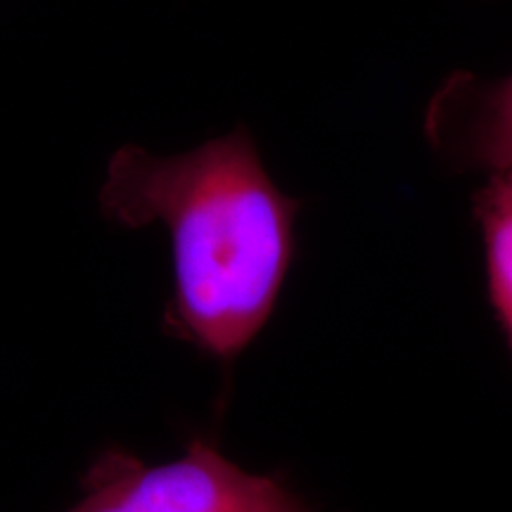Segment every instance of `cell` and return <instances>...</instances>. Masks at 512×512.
<instances>
[{
    "label": "cell",
    "mask_w": 512,
    "mask_h": 512,
    "mask_svg": "<svg viewBox=\"0 0 512 512\" xmlns=\"http://www.w3.org/2000/svg\"><path fill=\"white\" fill-rule=\"evenodd\" d=\"M425 136L456 171L512 176V72L498 79L453 72L427 105Z\"/></svg>",
    "instance_id": "3957f363"
},
{
    "label": "cell",
    "mask_w": 512,
    "mask_h": 512,
    "mask_svg": "<svg viewBox=\"0 0 512 512\" xmlns=\"http://www.w3.org/2000/svg\"><path fill=\"white\" fill-rule=\"evenodd\" d=\"M472 209L484 245L486 294L512 354V176H489Z\"/></svg>",
    "instance_id": "277c9868"
},
{
    "label": "cell",
    "mask_w": 512,
    "mask_h": 512,
    "mask_svg": "<svg viewBox=\"0 0 512 512\" xmlns=\"http://www.w3.org/2000/svg\"><path fill=\"white\" fill-rule=\"evenodd\" d=\"M100 207L126 228L164 223L174 252L164 332L233 366L278 304L302 209L268 176L252 136L240 128L176 157L121 147Z\"/></svg>",
    "instance_id": "6da1fadb"
},
{
    "label": "cell",
    "mask_w": 512,
    "mask_h": 512,
    "mask_svg": "<svg viewBox=\"0 0 512 512\" xmlns=\"http://www.w3.org/2000/svg\"><path fill=\"white\" fill-rule=\"evenodd\" d=\"M81 491L67 512H316L283 477L242 470L204 437L159 465L105 448L81 477Z\"/></svg>",
    "instance_id": "7a4b0ae2"
}]
</instances>
